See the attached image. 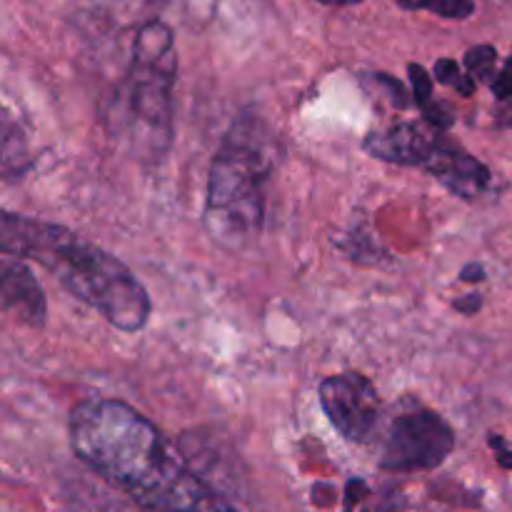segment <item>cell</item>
<instances>
[{
    "mask_svg": "<svg viewBox=\"0 0 512 512\" xmlns=\"http://www.w3.org/2000/svg\"><path fill=\"white\" fill-rule=\"evenodd\" d=\"M85 465L153 512H200L215 498L148 418L120 400H85L70 415Z\"/></svg>",
    "mask_w": 512,
    "mask_h": 512,
    "instance_id": "6da1fadb",
    "label": "cell"
},
{
    "mask_svg": "<svg viewBox=\"0 0 512 512\" xmlns=\"http://www.w3.org/2000/svg\"><path fill=\"white\" fill-rule=\"evenodd\" d=\"M0 248L8 258L48 268L70 295L98 310L113 328L138 333L148 323L150 298L128 265L63 225L3 213Z\"/></svg>",
    "mask_w": 512,
    "mask_h": 512,
    "instance_id": "7a4b0ae2",
    "label": "cell"
},
{
    "mask_svg": "<svg viewBox=\"0 0 512 512\" xmlns=\"http://www.w3.org/2000/svg\"><path fill=\"white\" fill-rule=\"evenodd\" d=\"M273 138L258 118H238L208 178L203 225L225 250H243L263 228V185L273 173Z\"/></svg>",
    "mask_w": 512,
    "mask_h": 512,
    "instance_id": "3957f363",
    "label": "cell"
},
{
    "mask_svg": "<svg viewBox=\"0 0 512 512\" xmlns=\"http://www.w3.org/2000/svg\"><path fill=\"white\" fill-rule=\"evenodd\" d=\"M178 75L173 30L150 20L138 30L120 88V118L140 155H163L173 138V85Z\"/></svg>",
    "mask_w": 512,
    "mask_h": 512,
    "instance_id": "277c9868",
    "label": "cell"
},
{
    "mask_svg": "<svg viewBox=\"0 0 512 512\" xmlns=\"http://www.w3.org/2000/svg\"><path fill=\"white\" fill-rule=\"evenodd\" d=\"M455 448V433L428 408L400 410L388 423L380 445V468L390 473L433 470Z\"/></svg>",
    "mask_w": 512,
    "mask_h": 512,
    "instance_id": "5b68a950",
    "label": "cell"
},
{
    "mask_svg": "<svg viewBox=\"0 0 512 512\" xmlns=\"http://www.w3.org/2000/svg\"><path fill=\"white\" fill-rule=\"evenodd\" d=\"M318 393L323 413L345 440L365 443L373 438L380 420V395L365 375L343 373L325 378Z\"/></svg>",
    "mask_w": 512,
    "mask_h": 512,
    "instance_id": "8992f818",
    "label": "cell"
},
{
    "mask_svg": "<svg viewBox=\"0 0 512 512\" xmlns=\"http://www.w3.org/2000/svg\"><path fill=\"white\" fill-rule=\"evenodd\" d=\"M443 138H435L420 123H400L388 130H375L365 138V153L375 160L410 168H428Z\"/></svg>",
    "mask_w": 512,
    "mask_h": 512,
    "instance_id": "52a82bcc",
    "label": "cell"
},
{
    "mask_svg": "<svg viewBox=\"0 0 512 512\" xmlns=\"http://www.w3.org/2000/svg\"><path fill=\"white\" fill-rule=\"evenodd\" d=\"M0 298H3V308L20 320L23 325H33L40 328L48 315V305H45L43 288L35 280L33 270L18 258H3V270H0Z\"/></svg>",
    "mask_w": 512,
    "mask_h": 512,
    "instance_id": "ba28073f",
    "label": "cell"
},
{
    "mask_svg": "<svg viewBox=\"0 0 512 512\" xmlns=\"http://www.w3.org/2000/svg\"><path fill=\"white\" fill-rule=\"evenodd\" d=\"M425 170L433 173L450 193L465 200L480 198L490 185L488 165H483L478 158H473L448 140H440L438 153L433 155Z\"/></svg>",
    "mask_w": 512,
    "mask_h": 512,
    "instance_id": "9c48e42d",
    "label": "cell"
},
{
    "mask_svg": "<svg viewBox=\"0 0 512 512\" xmlns=\"http://www.w3.org/2000/svg\"><path fill=\"white\" fill-rule=\"evenodd\" d=\"M398 3L408 10H430L450 20H463L475 13L473 0H398Z\"/></svg>",
    "mask_w": 512,
    "mask_h": 512,
    "instance_id": "30bf717a",
    "label": "cell"
},
{
    "mask_svg": "<svg viewBox=\"0 0 512 512\" xmlns=\"http://www.w3.org/2000/svg\"><path fill=\"white\" fill-rule=\"evenodd\" d=\"M435 80L440 85H450L453 90H458L460 95L470 98L475 93V78L468 73V70L460 68L458 60L453 58H440L435 63Z\"/></svg>",
    "mask_w": 512,
    "mask_h": 512,
    "instance_id": "8fae6325",
    "label": "cell"
},
{
    "mask_svg": "<svg viewBox=\"0 0 512 512\" xmlns=\"http://www.w3.org/2000/svg\"><path fill=\"white\" fill-rule=\"evenodd\" d=\"M463 63L475 80H490L495 73V63H498V50L493 45H475L465 53Z\"/></svg>",
    "mask_w": 512,
    "mask_h": 512,
    "instance_id": "7c38bea8",
    "label": "cell"
},
{
    "mask_svg": "<svg viewBox=\"0 0 512 512\" xmlns=\"http://www.w3.org/2000/svg\"><path fill=\"white\" fill-rule=\"evenodd\" d=\"M410 85H413V98L418 100L420 108H428L433 103V78L428 75V70L418 63L408 65Z\"/></svg>",
    "mask_w": 512,
    "mask_h": 512,
    "instance_id": "4fadbf2b",
    "label": "cell"
},
{
    "mask_svg": "<svg viewBox=\"0 0 512 512\" xmlns=\"http://www.w3.org/2000/svg\"><path fill=\"white\" fill-rule=\"evenodd\" d=\"M423 113H425V120H428V123L433 125V128H438V130L453 128L455 113H453V108H450V105L430 103L428 108H423Z\"/></svg>",
    "mask_w": 512,
    "mask_h": 512,
    "instance_id": "5bb4252c",
    "label": "cell"
},
{
    "mask_svg": "<svg viewBox=\"0 0 512 512\" xmlns=\"http://www.w3.org/2000/svg\"><path fill=\"white\" fill-rule=\"evenodd\" d=\"M490 88H493V95L498 100H510L512 98V55L508 60H505L503 70H500L498 75L493 78V83H490Z\"/></svg>",
    "mask_w": 512,
    "mask_h": 512,
    "instance_id": "9a60e30c",
    "label": "cell"
},
{
    "mask_svg": "<svg viewBox=\"0 0 512 512\" xmlns=\"http://www.w3.org/2000/svg\"><path fill=\"white\" fill-rule=\"evenodd\" d=\"M375 80H378V83H383L385 88L390 90V95H393V103L398 105V108H408V95H405V88L398 83V80L390 78V75H375Z\"/></svg>",
    "mask_w": 512,
    "mask_h": 512,
    "instance_id": "2e32d148",
    "label": "cell"
},
{
    "mask_svg": "<svg viewBox=\"0 0 512 512\" xmlns=\"http://www.w3.org/2000/svg\"><path fill=\"white\" fill-rule=\"evenodd\" d=\"M453 305H455V310H460V313L475 315L480 308H483V298H480L478 293H473V295H465V298L455 300Z\"/></svg>",
    "mask_w": 512,
    "mask_h": 512,
    "instance_id": "e0dca14e",
    "label": "cell"
},
{
    "mask_svg": "<svg viewBox=\"0 0 512 512\" xmlns=\"http://www.w3.org/2000/svg\"><path fill=\"white\" fill-rule=\"evenodd\" d=\"M490 445L495 448V455H498V463L503 465L505 470H512V450L505 448V440H500L498 435H493L490 438Z\"/></svg>",
    "mask_w": 512,
    "mask_h": 512,
    "instance_id": "ac0fdd59",
    "label": "cell"
},
{
    "mask_svg": "<svg viewBox=\"0 0 512 512\" xmlns=\"http://www.w3.org/2000/svg\"><path fill=\"white\" fill-rule=\"evenodd\" d=\"M460 278L468 280V283H480V280H485V268L480 263H468L460 270Z\"/></svg>",
    "mask_w": 512,
    "mask_h": 512,
    "instance_id": "d6986e66",
    "label": "cell"
},
{
    "mask_svg": "<svg viewBox=\"0 0 512 512\" xmlns=\"http://www.w3.org/2000/svg\"><path fill=\"white\" fill-rule=\"evenodd\" d=\"M200 512H235V510H233V508H228V505H225V503H220L218 498H213V500H210V503L205 505V508L200 510Z\"/></svg>",
    "mask_w": 512,
    "mask_h": 512,
    "instance_id": "ffe728a7",
    "label": "cell"
},
{
    "mask_svg": "<svg viewBox=\"0 0 512 512\" xmlns=\"http://www.w3.org/2000/svg\"><path fill=\"white\" fill-rule=\"evenodd\" d=\"M505 103H508V108L500 110V123L512 125V98H510V100H505Z\"/></svg>",
    "mask_w": 512,
    "mask_h": 512,
    "instance_id": "44dd1931",
    "label": "cell"
},
{
    "mask_svg": "<svg viewBox=\"0 0 512 512\" xmlns=\"http://www.w3.org/2000/svg\"><path fill=\"white\" fill-rule=\"evenodd\" d=\"M315 3H323V5H358L360 0H315Z\"/></svg>",
    "mask_w": 512,
    "mask_h": 512,
    "instance_id": "7402d4cb",
    "label": "cell"
},
{
    "mask_svg": "<svg viewBox=\"0 0 512 512\" xmlns=\"http://www.w3.org/2000/svg\"><path fill=\"white\" fill-rule=\"evenodd\" d=\"M363 512H365V510H363Z\"/></svg>",
    "mask_w": 512,
    "mask_h": 512,
    "instance_id": "603a6c76",
    "label": "cell"
}]
</instances>
